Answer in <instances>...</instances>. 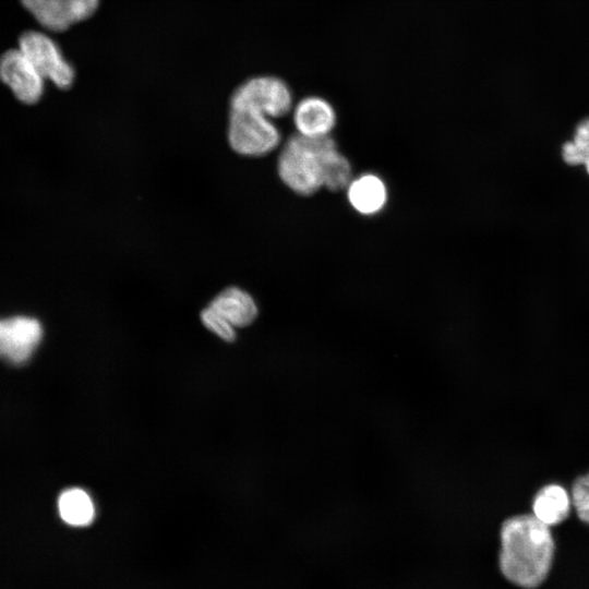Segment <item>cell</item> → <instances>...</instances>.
<instances>
[{"mask_svg":"<svg viewBox=\"0 0 589 589\" xmlns=\"http://www.w3.org/2000/svg\"><path fill=\"white\" fill-rule=\"evenodd\" d=\"M562 158L569 166H584L589 175V118L580 121L573 139L563 144Z\"/></svg>","mask_w":589,"mask_h":589,"instance_id":"cell-15","label":"cell"},{"mask_svg":"<svg viewBox=\"0 0 589 589\" xmlns=\"http://www.w3.org/2000/svg\"><path fill=\"white\" fill-rule=\"evenodd\" d=\"M291 116L297 133L305 137L329 136L337 124L333 104L318 95H308L294 103Z\"/></svg>","mask_w":589,"mask_h":589,"instance_id":"cell-9","label":"cell"},{"mask_svg":"<svg viewBox=\"0 0 589 589\" xmlns=\"http://www.w3.org/2000/svg\"><path fill=\"white\" fill-rule=\"evenodd\" d=\"M17 48L41 76L58 88L67 89L74 83L73 65L67 60L57 41L47 33L35 29L24 32L19 38Z\"/></svg>","mask_w":589,"mask_h":589,"instance_id":"cell-5","label":"cell"},{"mask_svg":"<svg viewBox=\"0 0 589 589\" xmlns=\"http://www.w3.org/2000/svg\"><path fill=\"white\" fill-rule=\"evenodd\" d=\"M101 0H21L37 23L49 32H64L92 17Z\"/></svg>","mask_w":589,"mask_h":589,"instance_id":"cell-6","label":"cell"},{"mask_svg":"<svg viewBox=\"0 0 589 589\" xmlns=\"http://www.w3.org/2000/svg\"><path fill=\"white\" fill-rule=\"evenodd\" d=\"M570 507L572 497L568 492L555 483L542 486L532 501V514L549 527L565 520Z\"/></svg>","mask_w":589,"mask_h":589,"instance_id":"cell-12","label":"cell"},{"mask_svg":"<svg viewBox=\"0 0 589 589\" xmlns=\"http://www.w3.org/2000/svg\"><path fill=\"white\" fill-rule=\"evenodd\" d=\"M228 142L243 156L260 157L276 149L281 134L273 119L250 109H230Z\"/></svg>","mask_w":589,"mask_h":589,"instance_id":"cell-4","label":"cell"},{"mask_svg":"<svg viewBox=\"0 0 589 589\" xmlns=\"http://www.w3.org/2000/svg\"><path fill=\"white\" fill-rule=\"evenodd\" d=\"M570 497L578 518L589 524V473L574 481Z\"/></svg>","mask_w":589,"mask_h":589,"instance_id":"cell-17","label":"cell"},{"mask_svg":"<svg viewBox=\"0 0 589 589\" xmlns=\"http://www.w3.org/2000/svg\"><path fill=\"white\" fill-rule=\"evenodd\" d=\"M43 327L29 316L0 318V358L13 364L26 362L39 345Z\"/></svg>","mask_w":589,"mask_h":589,"instance_id":"cell-8","label":"cell"},{"mask_svg":"<svg viewBox=\"0 0 589 589\" xmlns=\"http://www.w3.org/2000/svg\"><path fill=\"white\" fill-rule=\"evenodd\" d=\"M345 191L350 206L363 216L378 214L388 201L386 183L380 176L372 172L353 177Z\"/></svg>","mask_w":589,"mask_h":589,"instance_id":"cell-10","label":"cell"},{"mask_svg":"<svg viewBox=\"0 0 589 589\" xmlns=\"http://www.w3.org/2000/svg\"><path fill=\"white\" fill-rule=\"evenodd\" d=\"M554 549L550 527L533 514L509 517L501 528L500 570L513 585L537 588L550 573Z\"/></svg>","mask_w":589,"mask_h":589,"instance_id":"cell-1","label":"cell"},{"mask_svg":"<svg viewBox=\"0 0 589 589\" xmlns=\"http://www.w3.org/2000/svg\"><path fill=\"white\" fill-rule=\"evenodd\" d=\"M353 179L352 166L338 147L326 156L323 169V188L332 192L346 190Z\"/></svg>","mask_w":589,"mask_h":589,"instance_id":"cell-14","label":"cell"},{"mask_svg":"<svg viewBox=\"0 0 589 589\" xmlns=\"http://www.w3.org/2000/svg\"><path fill=\"white\" fill-rule=\"evenodd\" d=\"M337 147L334 139L291 135L277 159V172L292 192L310 196L323 188V169L327 154Z\"/></svg>","mask_w":589,"mask_h":589,"instance_id":"cell-2","label":"cell"},{"mask_svg":"<svg viewBox=\"0 0 589 589\" xmlns=\"http://www.w3.org/2000/svg\"><path fill=\"white\" fill-rule=\"evenodd\" d=\"M293 105V94L288 83L268 74L245 80L230 98V109H250L273 120L291 113Z\"/></svg>","mask_w":589,"mask_h":589,"instance_id":"cell-3","label":"cell"},{"mask_svg":"<svg viewBox=\"0 0 589 589\" xmlns=\"http://www.w3.org/2000/svg\"><path fill=\"white\" fill-rule=\"evenodd\" d=\"M201 320L206 328L225 341L231 342L236 339L235 327L212 306L208 305L201 312Z\"/></svg>","mask_w":589,"mask_h":589,"instance_id":"cell-16","label":"cell"},{"mask_svg":"<svg viewBox=\"0 0 589 589\" xmlns=\"http://www.w3.org/2000/svg\"><path fill=\"white\" fill-rule=\"evenodd\" d=\"M0 80L13 95L27 105L37 103L45 89V79L19 48L0 56Z\"/></svg>","mask_w":589,"mask_h":589,"instance_id":"cell-7","label":"cell"},{"mask_svg":"<svg viewBox=\"0 0 589 589\" xmlns=\"http://www.w3.org/2000/svg\"><path fill=\"white\" fill-rule=\"evenodd\" d=\"M209 306L223 315L233 327L250 325L257 316V305L247 291L229 287L217 294Z\"/></svg>","mask_w":589,"mask_h":589,"instance_id":"cell-11","label":"cell"},{"mask_svg":"<svg viewBox=\"0 0 589 589\" xmlns=\"http://www.w3.org/2000/svg\"><path fill=\"white\" fill-rule=\"evenodd\" d=\"M61 519L73 527L88 526L95 517V506L91 496L82 489L64 490L58 498Z\"/></svg>","mask_w":589,"mask_h":589,"instance_id":"cell-13","label":"cell"}]
</instances>
